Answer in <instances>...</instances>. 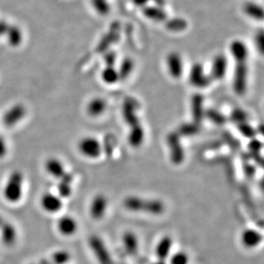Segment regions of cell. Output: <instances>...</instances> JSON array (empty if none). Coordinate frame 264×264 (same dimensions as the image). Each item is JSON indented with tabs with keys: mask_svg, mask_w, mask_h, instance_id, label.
I'll return each mask as SVG.
<instances>
[{
	"mask_svg": "<svg viewBox=\"0 0 264 264\" xmlns=\"http://www.w3.org/2000/svg\"><path fill=\"white\" fill-rule=\"evenodd\" d=\"M123 205L132 212L146 213L153 215H162L165 210V205L159 199H146L138 196L127 197Z\"/></svg>",
	"mask_w": 264,
	"mask_h": 264,
	"instance_id": "6da1fadb",
	"label": "cell"
},
{
	"mask_svg": "<svg viewBox=\"0 0 264 264\" xmlns=\"http://www.w3.org/2000/svg\"><path fill=\"white\" fill-rule=\"evenodd\" d=\"M22 189L23 174L20 171L12 172L4 188V196L7 201L17 203L22 199Z\"/></svg>",
	"mask_w": 264,
	"mask_h": 264,
	"instance_id": "7a4b0ae2",
	"label": "cell"
},
{
	"mask_svg": "<svg viewBox=\"0 0 264 264\" xmlns=\"http://www.w3.org/2000/svg\"><path fill=\"white\" fill-rule=\"evenodd\" d=\"M234 82L233 87L238 95L245 94L247 89L248 65L247 61H235Z\"/></svg>",
	"mask_w": 264,
	"mask_h": 264,
	"instance_id": "3957f363",
	"label": "cell"
},
{
	"mask_svg": "<svg viewBox=\"0 0 264 264\" xmlns=\"http://www.w3.org/2000/svg\"><path fill=\"white\" fill-rule=\"evenodd\" d=\"M78 150L86 158L96 159L100 157L103 147L100 141L97 138L87 136L80 140L78 143Z\"/></svg>",
	"mask_w": 264,
	"mask_h": 264,
	"instance_id": "277c9868",
	"label": "cell"
},
{
	"mask_svg": "<svg viewBox=\"0 0 264 264\" xmlns=\"http://www.w3.org/2000/svg\"><path fill=\"white\" fill-rule=\"evenodd\" d=\"M26 116L27 108L24 106V104L18 103L13 104L12 106L6 109L2 116L1 122L6 128H13L21 123Z\"/></svg>",
	"mask_w": 264,
	"mask_h": 264,
	"instance_id": "5b68a950",
	"label": "cell"
},
{
	"mask_svg": "<svg viewBox=\"0 0 264 264\" xmlns=\"http://www.w3.org/2000/svg\"><path fill=\"white\" fill-rule=\"evenodd\" d=\"M91 250L99 264H113L111 256L103 240L97 235H92L88 240Z\"/></svg>",
	"mask_w": 264,
	"mask_h": 264,
	"instance_id": "8992f818",
	"label": "cell"
},
{
	"mask_svg": "<svg viewBox=\"0 0 264 264\" xmlns=\"http://www.w3.org/2000/svg\"><path fill=\"white\" fill-rule=\"evenodd\" d=\"M188 79L191 84L199 89L206 88L212 82L210 74L205 73L204 66L200 63H194V65L192 66Z\"/></svg>",
	"mask_w": 264,
	"mask_h": 264,
	"instance_id": "52a82bcc",
	"label": "cell"
},
{
	"mask_svg": "<svg viewBox=\"0 0 264 264\" xmlns=\"http://www.w3.org/2000/svg\"><path fill=\"white\" fill-rule=\"evenodd\" d=\"M167 69L170 77L180 79L184 72V63L181 56L178 52H170L166 57Z\"/></svg>",
	"mask_w": 264,
	"mask_h": 264,
	"instance_id": "ba28073f",
	"label": "cell"
},
{
	"mask_svg": "<svg viewBox=\"0 0 264 264\" xmlns=\"http://www.w3.org/2000/svg\"><path fill=\"white\" fill-rule=\"evenodd\" d=\"M168 144L170 147L171 160L174 164H180L185 158L182 145L180 144V135L178 133H171L167 138Z\"/></svg>",
	"mask_w": 264,
	"mask_h": 264,
	"instance_id": "9c48e42d",
	"label": "cell"
},
{
	"mask_svg": "<svg viewBox=\"0 0 264 264\" xmlns=\"http://www.w3.org/2000/svg\"><path fill=\"white\" fill-rule=\"evenodd\" d=\"M228 58L223 54L216 55L213 59L210 77L212 80L221 81L226 77L228 71Z\"/></svg>",
	"mask_w": 264,
	"mask_h": 264,
	"instance_id": "30bf717a",
	"label": "cell"
},
{
	"mask_svg": "<svg viewBox=\"0 0 264 264\" xmlns=\"http://www.w3.org/2000/svg\"><path fill=\"white\" fill-rule=\"evenodd\" d=\"M108 208V200L103 194H98L93 198L90 204V215L93 219L99 221L103 219Z\"/></svg>",
	"mask_w": 264,
	"mask_h": 264,
	"instance_id": "8fae6325",
	"label": "cell"
},
{
	"mask_svg": "<svg viewBox=\"0 0 264 264\" xmlns=\"http://www.w3.org/2000/svg\"><path fill=\"white\" fill-rule=\"evenodd\" d=\"M240 241L244 247L254 249L261 244L262 241V235L256 229H245L240 235Z\"/></svg>",
	"mask_w": 264,
	"mask_h": 264,
	"instance_id": "7c38bea8",
	"label": "cell"
},
{
	"mask_svg": "<svg viewBox=\"0 0 264 264\" xmlns=\"http://www.w3.org/2000/svg\"><path fill=\"white\" fill-rule=\"evenodd\" d=\"M41 203V206L47 212L57 213L63 207L62 198L52 193L44 194Z\"/></svg>",
	"mask_w": 264,
	"mask_h": 264,
	"instance_id": "4fadbf2b",
	"label": "cell"
},
{
	"mask_svg": "<svg viewBox=\"0 0 264 264\" xmlns=\"http://www.w3.org/2000/svg\"><path fill=\"white\" fill-rule=\"evenodd\" d=\"M136 102H134L132 99H127L123 104V114L126 123L130 128H133L134 126L139 125V118L136 115Z\"/></svg>",
	"mask_w": 264,
	"mask_h": 264,
	"instance_id": "5bb4252c",
	"label": "cell"
},
{
	"mask_svg": "<svg viewBox=\"0 0 264 264\" xmlns=\"http://www.w3.org/2000/svg\"><path fill=\"white\" fill-rule=\"evenodd\" d=\"M57 229L64 236H72L77 233L78 223L74 217L63 215L57 221Z\"/></svg>",
	"mask_w": 264,
	"mask_h": 264,
	"instance_id": "9a60e30c",
	"label": "cell"
},
{
	"mask_svg": "<svg viewBox=\"0 0 264 264\" xmlns=\"http://www.w3.org/2000/svg\"><path fill=\"white\" fill-rule=\"evenodd\" d=\"M142 13L147 19L156 22H165L168 20V16L163 7L158 6H146L143 7Z\"/></svg>",
	"mask_w": 264,
	"mask_h": 264,
	"instance_id": "2e32d148",
	"label": "cell"
},
{
	"mask_svg": "<svg viewBox=\"0 0 264 264\" xmlns=\"http://www.w3.org/2000/svg\"><path fill=\"white\" fill-rule=\"evenodd\" d=\"M172 247H173L172 237L169 235H165L164 237L161 238L156 247V255L158 256V260L165 261L170 256Z\"/></svg>",
	"mask_w": 264,
	"mask_h": 264,
	"instance_id": "e0dca14e",
	"label": "cell"
},
{
	"mask_svg": "<svg viewBox=\"0 0 264 264\" xmlns=\"http://www.w3.org/2000/svg\"><path fill=\"white\" fill-rule=\"evenodd\" d=\"M1 230V240L7 246L13 245L17 240V229L13 224L5 221L2 226L0 227Z\"/></svg>",
	"mask_w": 264,
	"mask_h": 264,
	"instance_id": "ac0fdd59",
	"label": "cell"
},
{
	"mask_svg": "<svg viewBox=\"0 0 264 264\" xmlns=\"http://www.w3.org/2000/svg\"><path fill=\"white\" fill-rule=\"evenodd\" d=\"M204 98L200 94H194L192 98V114L194 123L200 125L204 117Z\"/></svg>",
	"mask_w": 264,
	"mask_h": 264,
	"instance_id": "d6986e66",
	"label": "cell"
},
{
	"mask_svg": "<svg viewBox=\"0 0 264 264\" xmlns=\"http://www.w3.org/2000/svg\"><path fill=\"white\" fill-rule=\"evenodd\" d=\"M46 169L51 175L56 179L60 180L67 173L63 163L56 158H51L46 162Z\"/></svg>",
	"mask_w": 264,
	"mask_h": 264,
	"instance_id": "ffe728a7",
	"label": "cell"
},
{
	"mask_svg": "<svg viewBox=\"0 0 264 264\" xmlns=\"http://www.w3.org/2000/svg\"><path fill=\"white\" fill-rule=\"evenodd\" d=\"M123 247L129 255H136L139 251V240L133 232H126L123 235Z\"/></svg>",
	"mask_w": 264,
	"mask_h": 264,
	"instance_id": "44dd1931",
	"label": "cell"
},
{
	"mask_svg": "<svg viewBox=\"0 0 264 264\" xmlns=\"http://www.w3.org/2000/svg\"><path fill=\"white\" fill-rule=\"evenodd\" d=\"M107 104L104 99L102 98H93L89 101L87 105V114L92 117H100L106 110Z\"/></svg>",
	"mask_w": 264,
	"mask_h": 264,
	"instance_id": "7402d4cb",
	"label": "cell"
},
{
	"mask_svg": "<svg viewBox=\"0 0 264 264\" xmlns=\"http://www.w3.org/2000/svg\"><path fill=\"white\" fill-rule=\"evenodd\" d=\"M230 52L234 61H247L249 52L243 41L239 40L233 41L230 45Z\"/></svg>",
	"mask_w": 264,
	"mask_h": 264,
	"instance_id": "603a6c76",
	"label": "cell"
},
{
	"mask_svg": "<svg viewBox=\"0 0 264 264\" xmlns=\"http://www.w3.org/2000/svg\"><path fill=\"white\" fill-rule=\"evenodd\" d=\"M7 42L12 47H19L23 41V33L17 25L11 24L6 36Z\"/></svg>",
	"mask_w": 264,
	"mask_h": 264,
	"instance_id": "cb8c5ba5",
	"label": "cell"
},
{
	"mask_svg": "<svg viewBox=\"0 0 264 264\" xmlns=\"http://www.w3.org/2000/svg\"><path fill=\"white\" fill-rule=\"evenodd\" d=\"M144 139V131L140 124L131 128L128 134V143L132 147L138 148L141 146Z\"/></svg>",
	"mask_w": 264,
	"mask_h": 264,
	"instance_id": "d4e9b609",
	"label": "cell"
},
{
	"mask_svg": "<svg viewBox=\"0 0 264 264\" xmlns=\"http://www.w3.org/2000/svg\"><path fill=\"white\" fill-rule=\"evenodd\" d=\"M72 182L73 175L69 173H66L59 180L57 185V193L60 198H68L72 194Z\"/></svg>",
	"mask_w": 264,
	"mask_h": 264,
	"instance_id": "484cf974",
	"label": "cell"
},
{
	"mask_svg": "<svg viewBox=\"0 0 264 264\" xmlns=\"http://www.w3.org/2000/svg\"><path fill=\"white\" fill-rule=\"evenodd\" d=\"M244 11L248 17H251L256 21H261L263 18V10L261 6L254 2H247L244 6Z\"/></svg>",
	"mask_w": 264,
	"mask_h": 264,
	"instance_id": "4316f807",
	"label": "cell"
},
{
	"mask_svg": "<svg viewBox=\"0 0 264 264\" xmlns=\"http://www.w3.org/2000/svg\"><path fill=\"white\" fill-rule=\"evenodd\" d=\"M101 78L105 84H116L120 81V77L118 74V70L115 68L114 66H106L104 70L102 71Z\"/></svg>",
	"mask_w": 264,
	"mask_h": 264,
	"instance_id": "83f0119b",
	"label": "cell"
},
{
	"mask_svg": "<svg viewBox=\"0 0 264 264\" xmlns=\"http://www.w3.org/2000/svg\"><path fill=\"white\" fill-rule=\"evenodd\" d=\"M134 68V62L129 57H126L121 63L120 68L117 69L120 80H126L130 76Z\"/></svg>",
	"mask_w": 264,
	"mask_h": 264,
	"instance_id": "f1b7e54d",
	"label": "cell"
},
{
	"mask_svg": "<svg viewBox=\"0 0 264 264\" xmlns=\"http://www.w3.org/2000/svg\"><path fill=\"white\" fill-rule=\"evenodd\" d=\"M186 27H187V22L182 18L167 20L166 27L172 32H180L185 30Z\"/></svg>",
	"mask_w": 264,
	"mask_h": 264,
	"instance_id": "f546056e",
	"label": "cell"
},
{
	"mask_svg": "<svg viewBox=\"0 0 264 264\" xmlns=\"http://www.w3.org/2000/svg\"><path fill=\"white\" fill-rule=\"evenodd\" d=\"M91 4L98 15L106 16L109 14L110 7L108 0H91Z\"/></svg>",
	"mask_w": 264,
	"mask_h": 264,
	"instance_id": "4dcf8cb0",
	"label": "cell"
},
{
	"mask_svg": "<svg viewBox=\"0 0 264 264\" xmlns=\"http://www.w3.org/2000/svg\"><path fill=\"white\" fill-rule=\"evenodd\" d=\"M71 256L68 251L59 250L52 254V261L53 264H67L70 261Z\"/></svg>",
	"mask_w": 264,
	"mask_h": 264,
	"instance_id": "1f68e13d",
	"label": "cell"
},
{
	"mask_svg": "<svg viewBox=\"0 0 264 264\" xmlns=\"http://www.w3.org/2000/svg\"><path fill=\"white\" fill-rule=\"evenodd\" d=\"M204 117H207L211 122L217 125H222L227 122V118L224 117V115L215 109H208L207 111L204 112Z\"/></svg>",
	"mask_w": 264,
	"mask_h": 264,
	"instance_id": "d6a6232c",
	"label": "cell"
},
{
	"mask_svg": "<svg viewBox=\"0 0 264 264\" xmlns=\"http://www.w3.org/2000/svg\"><path fill=\"white\" fill-rule=\"evenodd\" d=\"M199 129V126L195 123H185L179 128V135H185V136H191L197 134Z\"/></svg>",
	"mask_w": 264,
	"mask_h": 264,
	"instance_id": "836d02e7",
	"label": "cell"
},
{
	"mask_svg": "<svg viewBox=\"0 0 264 264\" xmlns=\"http://www.w3.org/2000/svg\"><path fill=\"white\" fill-rule=\"evenodd\" d=\"M189 256L185 251H178L169 258V264H188Z\"/></svg>",
	"mask_w": 264,
	"mask_h": 264,
	"instance_id": "e575fe53",
	"label": "cell"
},
{
	"mask_svg": "<svg viewBox=\"0 0 264 264\" xmlns=\"http://www.w3.org/2000/svg\"><path fill=\"white\" fill-rule=\"evenodd\" d=\"M248 116L245 113V110L241 109H235L232 111L231 116H230V119H231L233 123H246L247 121Z\"/></svg>",
	"mask_w": 264,
	"mask_h": 264,
	"instance_id": "d590c367",
	"label": "cell"
},
{
	"mask_svg": "<svg viewBox=\"0 0 264 264\" xmlns=\"http://www.w3.org/2000/svg\"><path fill=\"white\" fill-rule=\"evenodd\" d=\"M238 129L246 138L253 139L254 137L256 136V130L251 125H249L247 123L238 124Z\"/></svg>",
	"mask_w": 264,
	"mask_h": 264,
	"instance_id": "8d00e7d4",
	"label": "cell"
},
{
	"mask_svg": "<svg viewBox=\"0 0 264 264\" xmlns=\"http://www.w3.org/2000/svg\"><path fill=\"white\" fill-rule=\"evenodd\" d=\"M8 153V144L6 141V138L0 134V159L6 158Z\"/></svg>",
	"mask_w": 264,
	"mask_h": 264,
	"instance_id": "74e56055",
	"label": "cell"
},
{
	"mask_svg": "<svg viewBox=\"0 0 264 264\" xmlns=\"http://www.w3.org/2000/svg\"><path fill=\"white\" fill-rule=\"evenodd\" d=\"M104 60L107 66H114L117 60V54L113 52H108L104 54Z\"/></svg>",
	"mask_w": 264,
	"mask_h": 264,
	"instance_id": "f35d334b",
	"label": "cell"
},
{
	"mask_svg": "<svg viewBox=\"0 0 264 264\" xmlns=\"http://www.w3.org/2000/svg\"><path fill=\"white\" fill-rule=\"evenodd\" d=\"M10 23L6 20L0 19V38L6 36L9 27H10Z\"/></svg>",
	"mask_w": 264,
	"mask_h": 264,
	"instance_id": "ab89813d",
	"label": "cell"
},
{
	"mask_svg": "<svg viewBox=\"0 0 264 264\" xmlns=\"http://www.w3.org/2000/svg\"><path fill=\"white\" fill-rule=\"evenodd\" d=\"M263 33H262V32H260L256 37V47L258 48L261 53H262V52H263Z\"/></svg>",
	"mask_w": 264,
	"mask_h": 264,
	"instance_id": "60d3db41",
	"label": "cell"
},
{
	"mask_svg": "<svg viewBox=\"0 0 264 264\" xmlns=\"http://www.w3.org/2000/svg\"><path fill=\"white\" fill-rule=\"evenodd\" d=\"M261 142L258 141V140H256V139H253V140L250 142V144H249V149H250V150H252V152H255V153L259 152V150H261Z\"/></svg>",
	"mask_w": 264,
	"mask_h": 264,
	"instance_id": "b9f144b4",
	"label": "cell"
},
{
	"mask_svg": "<svg viewBox=\"0 0 264 264\" xmlns=\"http://www.w3.org/2000/svg\"><path fill=\"white\" fill-rule=\"evenodd\" d=\"M132 3L134 4V6H138V7H144L147 6V4L150 2V0H131Z\"/></svg>",
	"mask_w": 264,
	"mask_h": 264,
	"instance_id": "7bdbcfd3",
	"label": "cell"
},
{
	"mask_svg": "<svg viewBox=\"0 0 264 264\" xmlns=\"http://www.w3.org/2000/svg\"><path fill=\"white\" fill-rule=\"evenodd\" d=\"M40 264H53L52 261L47 260V259H41Z\"/></svg>",
	"mask_w": 264,
	"mask_h": 264,
	"instance_id": "ee69618b",
	"label": "cell"
},
{
	"mask_svg": "<svg viewBox=\"0 0 264 264\" xmlns=\"http://www.w3.org/2000/svg\"><path fill=\"white\" fill-rule=\"evenodd\" d=\"M153 264H166V262H165V261H164V260H158V261H155V262Z\"/></svg>",
	"mask_w": 264,
	"mask_h": 264,
	"instance_id": "f6af8a7d",
	"label": "cell"
},
{
	"mask_svg": "<svg viewBox=\"0 0 264 264\" xmlns=\"http://www.w3.org/2000/svg\"><path fill=\"white\" fill-rule=\"evenodd\" d=\"M4 221H5V220H4L3 217L0 215V227L2 226V224L4 223Z\"/></svg>",
	"mask_w": 264,
	"mask_h": 264,
	"instance_id": "bcb514c9",
	"label": "cell"
}]
</instances>
